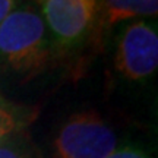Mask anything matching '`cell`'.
Instances as JSON below:
<instances>
[{
    "mask_svg": "<svg viewBox=\"0 0 158 158\" xmlns=\"http://www.w3.org/2000/svg\"><path fill=\"white\" fill-rule=\"evenodd\" d=\"M56 57L37 5L23 2L0 23V75L28 82L44 73Z\"/></svg>",
    "mask_w": 158,
    "mask_h": 158,
    "instance_id": "cell-1",
    "label": "cell"
},
{
    "mask_svg": "<svg viewBox=\"0 0 158 158\" xmlns=\"http://www.w3.org/2000/svg\"><path fill=\"white\" fill-rule=\"evenodd\" d=\"M29 114L22 107L13 106L0 97V143L7 138L19 133L23 124L29 120Z\"/></svg>",
    "mask_w": 158,
    "mask_h": 158,
    "instance_id": "cell-6",
    "label": "cell"
},
{
    "mask_svg": "<svg viewBox=\"0 0 158 158\" xmlns=\"http://www.w3.org/2000/svg\"><path fill=\"white\" fill-rule=\"evenodd\" d=\"M0 158H37V154L28 139L16 133L0 143Z\"/></svg>",
    "mask_w": 158,
    "mask_h": 158,
    "instance_id": "cell-7",
    "label": "cell"
},
{
    "mask_svg": "<svg viewBox=\"0 0 158 158\" xmlns=\"http://www.w3.org/2000/svg\"><path fill=\"white\" fill-rule=\"evenodd\" d=\"M107 158H151L141 147L136 145H122L117 147Z\"/></svg>",
    "mask_w": 158,
    "mask_h": 158,
    "instance_id": "cell-8",
    "label": "cell"
},
{
    "mask_svg": "<svg viewBox=\"0 0 158 158\" xmlns=\"http://www.w3.org/2000/svg\"><path fill=\"white\" fill-rule=\"evenodd\" d=\"M37 6L57 56L79 48L97 25L98 0H37Z\"/></svg>",
    "mask_w": 158,
    "mask_h": 158,
    "instance_id": "cell-4",
    "label": "cell"
},
{
    "mask_svg": "<svg viewBox=\"0 0 158 158\" xmlns=\"http://www.w3.org/2000/svg\"><path fill=\"white\" fill-rule=\"evenodd\" d=\"M114 72L132 84L148 82L158 69L157 23L147 19L126 22L117 34Z\"/></svg>",
    "mask_w": 158,
    "mask_h": 158,
    "instance_id": "cell-3",
    "label": "cell"
},
{
    "mask_svg": "<svg viewBox=\"0 0 158 158\" xmlns=\"http://www.w3.org/2000/svg\"><path fill=\"white\" fill-rule=\"evenodd\" d=\"M22 3L23 0H0V23Z\"/></svg>",
    "mask_w": 158,
    "mask_h": 158,
    "instance_id": "cell-9",
    "label": "cell"
},
{
    "mask_svg": "<svg viewBox=\"0 0 158 158\" xmlns=\"http://www.w3.org/2000/svg\"><path fill=\"white\" fill-rule=\"evenodd\" d=\"M114 129L95 110L68 117L51 142L53 158H107L117 148Z\"/></svg>",
    "mask_w": 158,
    "mask_h": 158,
    "instance_id": "cell-2",
    "label": "cell"
},
{
    "mask_svg": "<svg viewBox=\"0 0 158 158\" xmlns=\"http://www.w3.org/2000/svg\"><path fill=\"white\" fill-rule=\"evenodd\" d=\"M158 0H98L97 23L102 29L157 16Z\"/></svg>",
    "mask_w": 158,
    "mask_h": 158,
    "instance_id": "cell-5",
    "label": "cell"
}]
</instances>
